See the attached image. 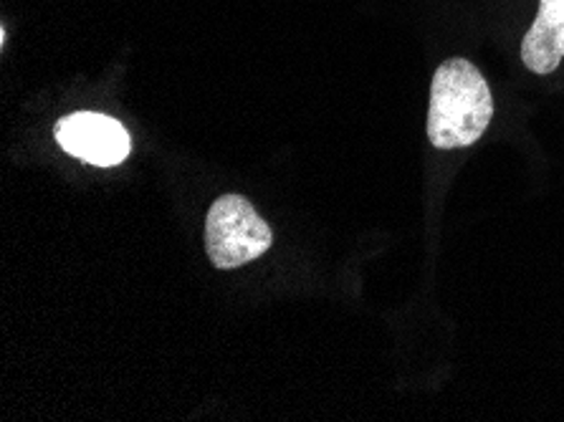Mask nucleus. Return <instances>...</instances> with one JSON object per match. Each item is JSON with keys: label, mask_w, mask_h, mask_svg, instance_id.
Masks as SVG:
<instances>
[{"label": "nucleus", "mask_w": 564, "mask_h": 422, "mask_svg": "<svg viewBox=\"0 0 564 422\" xmlns=\"http://www.w3.org/2000/svg\"><path fill=\"white\" fill-rule=\"evenodd\" d=\"M269 223L243 195H220L205 218V251L220 271L251 263L271 248Z\"/></svg>", "instance_id": "obj_2"}, {"label": "nucleus", "mask_w": 564, "mask_h": 422, "mask_svg": "<svg viewBox=\"0 0 564 422\" xmlns=\"http://www.w3.org/2000/svg\"><path fill=\"white\" fill-rule=\"evenodd\" d=\"M564 58V0H540V13L521 41V62L534 74H552Z\"/></svg>", "instance_id": "obj_4"}, {"label": "nucleus", "mask_w": 564, "mask_h": 422, "mask_svg": "<svg viewBox=\"0 0 564 422\" xmlns=\"http://www.w3.org/2000/svg\"><path fill=\"white\" fill-rule=\"evenodd\" d=\"M494 119V97L484 74L466 58H448L433 74L429 140L438 150L471 148Z\"/></svg>", "instance_id": "obj_1"}, {"label": "nucleus", "mask_w": 564, "mask_h": 422, "mask_svg": "<svg viewBox=\"0 0 564 422\" xmlns=\"http://www.w3.org/2000/svg\"><path fill=\"white\" fill-rule=\"evenodd\" d=\"M56 142L64 152L74 154L89 165L115 167L130 154V134L107 115L97 111H76L56 122Z\"/></svg>", "instance_id": "obj_3"}]
</instances>
